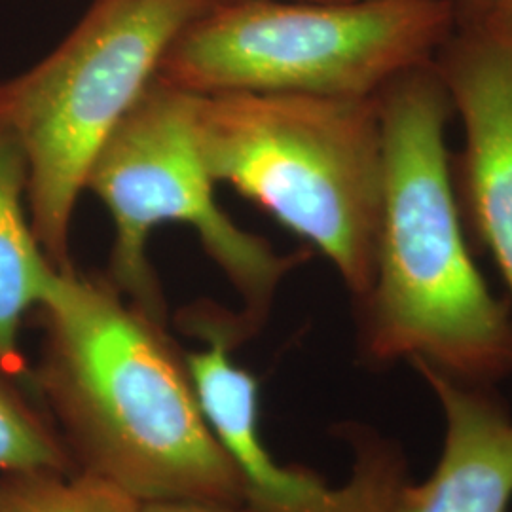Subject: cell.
<instances>
[{
  "label": "cell",
  "mask_w": 512,
  "mask_h": 512,
  "mask_svg": "<svg viewBox=\"0 0 512 512\" xmlns=\"http://www.w3.org/2000/svg\"><path fill=\"white\" fill-rule=\"evenodd\" d=\"M57 272L29 217L23 150L0 118V368L21 382H31V366L19 346L23 317L40 308Z\"/></svg>",
  "instance_id": "cell-10"
},
{
  "label": "cell",
  "mask_w": 512,
  "mask_h": 512,
  "mask_svg": "<svg viewBox=\"0 0 512 512\" xmlns=\"http://www.w3.org/2000/svg\"><path fill=\"white\" fill-rule=\"evenodd\" d=\"M78 471L52 421L21 389V380L0 368V473Z\"/></svg>",
  "instance_id": "cell-12"
},
{
  "label": "cell",
  "mask_w": 512,
  "mask_h": 512,
  "mask_svg": "<svg viewBox=\"0 0 512 512\" xmlns=\"http://www.w3.org/2000/svg\"><path fill=\"white\" fill-rule=\"evenodd\" d=\"M384 181L359 348L374 366L420 361L463 384L512 376V304L476 266L452 177L454 116L433 59L378 93Z\"/></svg>",
  "instance_id": "cell-2"
},
{
  "label": "cell",
  "mask_w": 512,
  "mask_h": 512,
  "mask_svg": "<svg viewBox=\"0 0 512 512\" xmlns=\"http://www.w3.org/2000/svg\"><path fill=\"white\" fill-rule=\"evenodd\" d=\"M215 179L196 131V93L150 82L93 160L86 190L110 213V283L133 306L165 319L164 296L148 260L156 226L181 222L243 298L239 325L249 336L272 306L281 281L306 256L279 255L266 239L239 228L215 200Z\"/></svg>",
  "instance_id": "cell-6"
},
{
  "label": "cell",
  "mask_w": 512,
  "mask_h": 512,
  "mask_svg": "<svg viewBox=\"0 0 512 512\" xmlns=\"http://www.w3.org/2000/svg\"><path fill=\"white\" fill-rule=\"evenodd\" d=\"M236 321L205 308L188 311L184 327L207 348L186 353L184 361L203 416L241 476L245 505L262 512H344L348 484L330 488L308 469L279 465L264 446L258 380L232 359V348L245 338Z\"/></svg>",
  "instance_id": "cell-8"
},
{
  "label": "cell",
  "mask_w": 512,
  "mask_h": 512,
  "mask_svg": "<svg viewBox=\"0 0 512 512\" xmlns=\"http://www.w3.org/2000/svg\"><path fill=\"white\" fill-rule=\"evenodd\" d=\"M315 2H346V0H315Z\"/></svg>",
  "instance_id": "cell-16"
},
{
  "label": "cell",
  "mask_w": 512,
  "mask_h": 512,
  "mask_svg": "<svg viewBox=\"0 0 512 512\" xmlns=\"http://www.w3.org/2000/svg\"><path fill=\"white\" fill-rule=\"evenodd\" d=\"M454 29L448 0H222L173 40L156 78L196 95L374 97Z\"/></svg>",
  "instance_id": "cell-4"
},
{
  "label": "cell",
  "mask_w": 512,
  "mask_h": 512,
  "mask_svg": "<svg viewBox=\"0 0 512 512\" xmlns=\"http://www.w3.org/2000/svg\"><path fill=\"white\" fill-rule=\"evenodd\" d=\"M35 385L78 471L150 501L245 505L236 465L203 416L164 323L110 279L59 270L40 304Z\"/></svg>",
  "instance_id": "cell-1"
},
{
  "label": "cell",
  "mask_w": 512,
  "mask_h": 512,
  "mask_svg": "<svg viewBox=\"0 0 512 512\" xmlns=\"http://www.w3.org/2000/svg\"><path fill=\"white\" fill-rule=\"evenodd\" d=\"M2 105H4V97H2V86H0V114H2Z\"/></svg>",
  "instance_id": "cell-15"
},
{
  "label": "cell",
  "mask_w": 512,
  "mask_h": 512,
  "mask_svg": "<svg viewBox=\"0 0 512 512\" xmlns=\"http://www.w3.org/2000/svg\"><path fill=\"white\" fill-rule=\"evenodd\" d=\"M446 421L437 469L406 480L389 512H507L512 499V414L494 387L463 384L414 361Z\"/></svg>",
  "instance_id": "cell-9"
},
{
  "label": "cell",
  "mask_w": 512,
  "mask_h": 512,
  "mask_svg": "<svg viewBox=\"0 0 512 512\" xmlns=\"http://www.w3.org/2000/svg\"><path fill=\"white\" fill-rule=\"evenodd\" d=\"M433 65L463 129L452 158L461 217L494 258L512 304V35L456 27Z\"/></svg>",
  "instance_id": "cell-7"
},
{
  "label": "cell",
  "mask_w": 512,
  "mask_h": 512,
  "mask_svg": "<svg viewBox=\"0 0 512 512\" xmlns=\"http://www.w3.org/2000/svg\"><path fill=\"white\" fill-rule=\"evenodd\" d=\"M0 512H143V501L88 471L0 473Z\"/></svg>",
  "instance_id": "cell-11"
},
{
  "label": "cell",
  "mask_w": 512,
  "mask_h": 512,
  "mask_svg": "<svg viewBox=\"0 0 512 512\" xmlns=\"http://www.w3.org/2000/svg\"><path fill=\"white\" fill-rule=\"evenodd\" d=\"M196 131L215 183L308 241L357 302L368 293L384 181L378 95H196Z\"/></svg>",
  "instance_id": "cell-3"
},
{
  "label": "cell",
  "mask_w": 512,
  "mask_h": 512,
  "mask_svg": "<svg viewBox=\"0 0 512 512\" xmlns=\"http://www.w3.org/2000/svg\"><path fill=\"white\" fill-rule=\"evenodd\" d=\"M458 29L512 35V0H448Z\"/></svg>",
  "instance_id": "cell-13"
},
{
  "label": "cell",
  "mask_w": 512,
  "mask_h": 512,
  "mask_svg": "<svg viewBox=\"0 0 512 512\" xmlns=\"http://www.w3.org/2000/svg\"><path fill=\"white\" fill-rule=\"evenodd\" d=\"M143 512H262L249 505H217L200 501H150L143 503Z\"/></svg>",
  "instance_id": "cell-14"
},
{
  "label": "cell",
  "mask_w": 512,
  "mask_h": 512,
  "mask_svg": "<svg viewBox=\"0 0 512 512\" xmlns=\"http://www.w3.org/2000/svg\"><path fill=\"white\" fill-rule=\"evenodd\" d=\"M222 0H93L35 67L0 82V118L27 162V207L40 247L73 270L74 209L93 160L141 99L173 40Z\"/></svg>",
  "instance_id": "cell-5"
}]
</instances>
